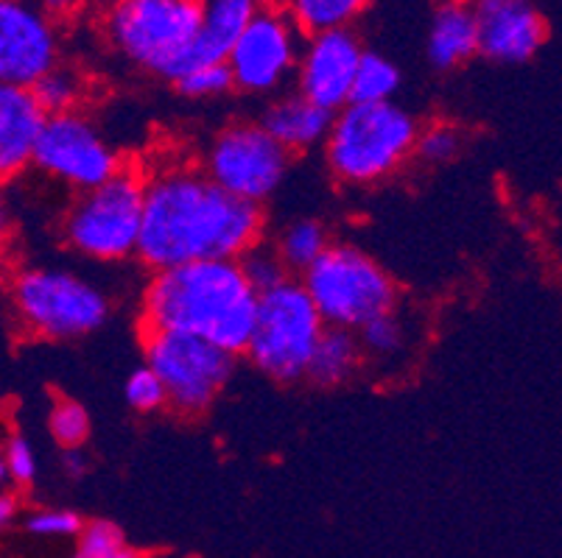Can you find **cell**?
<instances>
[{
	"label": "cell",
	"instance_id": "1",
	"mask_svg": "<svg viewBox=\"0 0 562 558\" xmlns=\"http://www.w3.org/2000/svg\"><path fill=\"white\" fill-rule=\"evenodd\" d=\"M263 213L229 196L199 168L146 179L137 258L155 271L202 260H241L260 246Z\"/></svg>",
	"mask_w": 562,
	"mask_h": 558
},
{
	"label": "cell",
	"instance_id": "2",
	"mask_svg": "<svg viewBox=\"0 0 562 558\" xmlns=\"http://www.w3.org/2000/svg\"><path fill=\"white\" fill-rule=\"evenodd\" d=\"M258 314V294L238 260H202L155 271L143 294L146 332L202 338L227 355L247 352Z\"/></svg>",
	"mask_w": 562,
	"mask_h": 558
},
{
	"label": "cell",
	"instance_id": "3",
	"mask_svg": "<svg viewBox=\"0 0 562 558\" xmlns=\"http://www.w3.org/2000/svg\"><path fill=\"white\" fill-rule=\"evenodd\" d=\"M417 121L397 104H347L330 121L325 157L345 184H372L392 176L414 153Z\"/></svg>",
	"mask_w": 562,
	"mask_h": 558
},
{
	"label": "cell",
	"instance_id": "4",
	"mask_svg": "<svg viewBox=\"0 0 562 558\" xmlns=\"http://www.w3.org/2000/svg\"><path fill=\"white\" fill-rule=\"evenodd\" d=\"M204 0H110L104 37L137 70L171 81L196 39Z\"/></svg>",
	"mask_w": 562,
	"mask_h": 558
},
{
	"label": "cell",
	"instance_id": "5",
	"mask_svg": "<svg viewBox=\"0 0 562 558\" xmlns=\"http://www.w3.org/2000/svg\"><path fill=\"white\" fill-rule=\"evenodd\" d=\"M300 285L325 327L356 332L395 307L392 276L356 246H328Z\"/></svg>",
	"mask_w": 562,
	"mask_h": 558
},
{
	"label": "cell",
	"instance_id": "6",
	"mask_svg": "<svg viewBox=\"0 0 562 558\" xmlns=\"http://www.w3.org/2000/svg\"><path fill=\"white\" fill-rule=\"evenodd\" d=\"M146 179L121 168L104 184L85 191L65 218V238L76 252L101 263H117L137 252Z\"/></svg>",
	"mask_w": 562,
	"mask_h": 558
},
{
	"label": "cell",
	"instance_id": "7",
	"mask_svg": "<svg viewBox=\"0 0 562 558\" xmlns=\"http://www.w3.org/2000/svg\"><path fill=\"white\" fill-rule=\"evenodd\" d=\"M322 330L325 321L311 305L300 280L285 276L283 283L258 296V314H255L247 355L260 372L274 380H300L305 377Z\"/></svg>",
	"mask_w": 562,
	"mask_h": 558
},
{
	"label": "cell",
	"instance_id": "8",
	"mask_svg": "<svg viewBox=\"0 0 562 558\" xmlns=\"http://www.w3.org/2000/svg\"><path fill=\"white\" fill-rule=\"evenodd\" d=\"M14 310L34 335L68 341L95 332L110 316V301L85 276L63 269H25L12 283Z\"/></svg>",
	"mask_w": 562,
	"mask_h": 558
},
{
	"label": "cell",
	"instance_id": "9",
	"mask_svg": "<svg viewBox=\"0 0 562 558\" xmlns=\"http://www.w3.org/2000/svg\"><path fill=\"white\" fill-rule=\"evenodd\" d=\"M146 366L160 377L173 411H207L233 375V355L182 332H146Z\"/></svg>",
	"mask_w": 562,
	"mask_h": 558
},
{
	"label": "cell",
	"instance_id": "10",
	"mask_svg": "<svg viewBox=\"0 0 562 558\" xmlns=\"http://www.w3.org/2000/svg\"><path fill=\"white\" fill-rule=\"evenodd\" d=\"M289 157L260 123H235L211 143L202 173L229 196L260 207L285 179Z\"/></svg>",
	"mask_w": 562,
	"mask_h": 558
},
{
	"label": "cell",
	"instance_id": "11",
	"mask_svg": "<svg viewBox=\"0 0 562 558\" xmlns=\"http://www.w3.org/2000/svg\"><path fill=\"white\" fill-rule=\"evenodd\" d=\"M32 166L85 193L115 176L121 157L81 112H68L45 117Z\"/></svg>",
	"mask_w": 562,
	"mask_h": 558
},
{
	"label": "cell",
	"instance_id": "12",
	"mask_svg": "<svg viewBox=\"0 0 562 558\" xmlns=\"http://www.w3.org/2000/svg\"><path fill=\"white\" fill-rule=\"evenodd\" d=\"M303 34L278 3H260L227 54L233 90L274 92L297 68Z\"/></svg>",
	"mask_w": 562,
	"mask_h": 558
},
{
	"label": "cell",
	"instance_id": "13",
	"mask_svg": "<svg viewBox=\"0 0 562 558\" xmlns=\"http://www.w3.org/2000/svg\"><path fill=\"white\" fill-rule=\"evenodd\" d=\"M63 61V29L37 0H0V84L32 90Z\"/></svg>",
	"mask_w": 562,
	"mask_h": 558
},
{
	"label": "cell",
	"instance_id": "14",
	"mask_svg": "<svg viewBox=\"0 0 562 558\" xmlns=\"http://www.w3.org/2000/svg\"><path fill=\"white\" fill-rule=\"evenodd\" d=\"M364 54V45L352 29L325 31L305 37L297 59V92L319 110L336 115L350 104L352 79Z\"/></svg>",
	"mask_w": 562,
	"mask_h": 558
},
{
	"label": "cell",
	"instance_id": "15",
	"mask_svg": "<svg viewBox=\"0 0 562 558\" xmlns=\"http://www.w3.org/2000/svg\"><path fill=\"white\" fill-rule=\"evenodd\" d=\"M479 54L498 65L535 59L549 39V20L535 0H468Z\"/></svg>",
	"mask_w": 562,
	"mask_h": 558
},
{
	"label": "cell",
	"instance_id": "16",
	"mask_svg": "<svg viewBox=\"0 0 562 558\" xmlns=\"http://www.w3.org/2000/svg\"><path fill=\"white\" fill-rule=\"evenodd\" d=\"M45 115L25 87L0 84V184L18 179L34 160Z\"/></svg>",
	"mask_w": 562,
	"mask_h": 558
},
{
	"label": "cell",
	"instance_id": "17",
	"mask_svg": "<svg viewBox=\"0 0 562 558\" xmlns=\"http://www.w3.org/2000/svg\"><path fill=\"white\" fill-rule=\"evenodd\" d=\"M263 0H204L202 7V23H199L196 39L188 48L186 59H182V76L186 70L199 68V65H218V61H227L229 48L235 45V39L241 37V31L247 29V23L252 20V14L258 12V7ZM173 76V79H177ZM171 79V81H173Z\"/></svg>",
	"mask_w": 562,
	"mask_h": 558
},
{
	"label": "cell",
	"instance_id": "18",
	"mask_svg": "<svg viewBox=\"0 0 562 558\" xmlns=\"http://www.w3.org/2000/svg\"><path fill=\"white\" fill-rule=\"evenodd\" d=\"M426 50L437 70H457L479 54L476 23L468 0H439L428 25Z\"/></svg>",
	"mask_w": 562,
	"mask_h": 558
},
{
	"label": "cell",
	"instance_id": "19",
	"mask_svg": "<svg viewBox=\"0 0 562 558\" xmlns=\"http://www.w3.org/2000/svg\"><path fill=\"white\" fill-rule=\"evenodd\" d=\"M330 121H334L330 112L319 110L308 99H303L300 92H294V95H285V99L274 101L263 112L260 126H263L266 135L272 137L285 153H297L325 143Z\"/></svg>",
	"mask_w": 562,
	"mask_h": 558
},
{
	"label": "cell",
	"instance_id": "20",
	"mask_svg": "<svg viewBox=\"0 0 562 558\" xmlns=\"http://www.w3.org/2000/svg\"><path fill=\"white\" fill-rule=\"evenodd\" d=\"M359 361L361 346L356 332L341 330V327H325L311 352L305 377H311L316 386H339L359 368Z\"/></svg>",
	"mask_w": 562,
	"mask_h": 558
},
{
	"label": "cell",
	"instance_id": "21",
	"mask_svg": "<svg viewBox=\"0 0 562 558\" xmlns=\"http://www.w3.org/2000/svg\"><path fill=\"white\" fill-rule=\"evenodd\" d=\"M372 0H278L285 18L297 25L303 37H316L325 31L352 29Z\"/></svg>",
	"mask_w": 562,
	"mask_h": 558
},
{
	"label": "cell",
	"instance_id": "22",
	"mask_svg": "<svg viewBox=\"0 0 562 558\" xmlns=\"http://www.w3.org/2000/svg\"><path fill=\"white\" fill-rule=\"evenodd\" d=\"M328 246V229L322 227L319 221H314V218H300V221L289 224V227L283 229L278 246H274V254H278L285 274H289V271L305 274Z\"/></svg>",
	"mask_w": 562,
	"mask_h": 558
},
{
	"label": "cell",
	"instance_id": "23",
	"mask_svg": "<svg viewBox=\"0 0 562 558\" xmlns=\"http://www.w3.org/2000/svg\"><path fill=\"white\" fill-rule=\"evenodd\" d=\"M401 90V70L378 50H364L352 79L350 104H390Z\"/></svg>",
	"mask_w": 562,
	"mask_h": 558
},
{
	"label": "cell",
	"instance_id": "24",
	"mask_svg": "<svg viewBox=\"0 0 562 558\" xmlns=\"http://www.w3.org/2000/svg\"><path fill=\"white\" fill-rule=\"evenodd\" d=\"M32 95L45 117L79 112L81 99H85V79L79 76V70L68 68V65L59 61L54 70H48V73L32 87Z\"/></svg>",
	"mask_w": 562,
	"mask_h": 558
},
{
	"label": "cell",
	"instance_id": "25",
	"mask_svg": "<svg viewBox=\"0 0 562 558\" xmlns=\"http://www.w3.org/2000/svg\"><path fill=\"white\" fill-rule=\"evenodd\" d=\"M70 558H140L126 542L124 531L115 522L95 520L79 534V547Z\"/></svg>",
	"mask_w": 562,
	"mask_h": 558
},
{
	"label": "cell",
	"instance_id": "26",
	"mask_svg": "<svg viewBox=\"0 0 562 558\" xmlns=\"http://www.w3.org/2000/svg\"><path fill=\"white\" fill-rule=\"evenodd\" d=\"M48 430L59 447L79 449L85 444V439L90 436V417H87L85 408L79 402H74V399H59L50 408Z\"/></svg>",
	"mask_w": 562,
	"mask_h": 558
},
{
	"label": "cell",
	"instance_id": "27",
	"mask_svg": "<svg viewBox=\"0 0 562 558\" xmlns=\"http://www.w3.org/2000/svg\"><path fill=\"white\" fill-rule=\"evenodd\" d=\"M361 352L372 357H392L403 350V324L395 314H383L356 330Z\"/></svg>",
	"mask_w": 562,
	"mask_h": 558
},
{
	"label": "cell",
	"instance_id": "28",
	"mask_svg": "<svg viewBox=\"0 0 562 558\" xmlns=\"http://www.w3.org/2000/svg\"><path fill=\"white\" fill-rule=\"evenodd\" d=\"M173 87L186 99H218V95L233 90V76H229L224 61H218V65H199V68H191L182 76H177Z\"/></svg>",
	"mask_w": 562,
	"mask_h": 558
},
{
	"label": "cell",
	"instance_id": "29",
	"mask_svg": "<svg viewBox=\"0 0 562 558\" xmlns=\"http://www.w3.org/2000/svg\"><path fill=\"white\" fill-rule=\"evenodd\" d=\"M459 148H462V135L451 123H431V126L417 132V140H414V153L431 166L453 160Z\"/></svg>",
	"mask_w": 562,
	"mask_h": 558
},
{
	"label": "cell",
	"instance_id": "30",
	"mask_svg": "<svg viewBox=\"0 0 562 558\" xmlns=\"http://www.w3.org/2000/svg\"><path fill=\"white\" fill-rule=\"evenodd\" d=\"M126 402L135 408L137 413H155L160 408H166V388H162L160 377L151 372L146 363L140 368H135L126 380Z\"/></svg>",
	"mask_w": 562,
	"mask_h": 558
},
{
	"label": "cell",
	"instance_id": "31",
	"mask_svg": "<svg viewBox=\"0 0 562 558\" xmlns=\"http://www.w3.org/2000/svg\"><path fill=\"white\" fill-rule=\"evenodd\" d=\"M238 265H241L244 276H247V283L252 285L255 294H263V291L274 288V285H280L285 280V269L280 265L278 254L274 252H266V249H260V246H255L252 252L244 254L241 260H238Z\"/></svg>",
	"mask_w": 562,
	"mask_h": 558
},
{
	"label": "cell",
	"instance_id": "32",
	"mask_svg": "<svg viewBox=\"0 0 562 558\" xmlns=\"http://www.w3.org/2000/svg\"><path fill=\"white\" fill-rule=\"evenodd\" d=\"M25 528L34 536H45V539H68V536H79L85 522L79 514L68 509H40L29 514Z\"/></svg>",
	"mask_w": 562,
	"mask_h": 558
},
{
	"label": "cell",
	"instance_id": "33",
	"mask_svg": "<svg viewBox=\"0 0 562 558\" xmlns=\"http://www.w3.org/2000/svg\"><path fill=\"white\" fill-rule=\"evenodd\" d=\"M3 460H7V472L14 483L29 486L37 478V453L25 436L9 439L3 447Z\"/></svg>",
	"mask_w": 562,
	"mask_h": 558
},
{
	"label": "cell",
	"instance_id": "34",
	"mask_svg": "<svg viewBox=\"0 0 562 558\" xmlns=\"http://www.w3.org/2000/svg\"><path fill=\"white\" fill-rule=\"evenodd\" d=\"M37 3L40 9L48 14V20L56 29H65V25L76 23V20L87 12V3H90V0H37Z\"/></svg>",
	"mask_w": 562,
	"mask_h": 558
},
{
	"label": "cell",
	"instance_id": "35",
	"mask_svg": "<svg viewBox=\"0 0 562 558\" xmlns=\"http://www.w3.org/2000/svg\"><path fill=\"white\" fill-rule=\"evenodd\" d=\"M18 516V500L12 494H0V531L9 528Z\"/></svg>",
	"mask_w": 562,
	"mask_h": 558
},
{
	"label": "cell",
	"instance_id": "36",
	"mask_svg": "<svg viewBox=\"0 0 562 558\" xmlns=\"http://www.w3.org/2000/svg\"><path fill=\"white\" fill-rule=\"evenodd\" d=\"M65 469H68L70 478H79L85 475V455L79 449H68V458H65Z\"/></svg>",
	"mask_w": 562,
	"mask_h": 558
},
{
	"label": "cell",
	"instance_id": "37",
	"mask_svg": "<svg viewBox=\"0 0 562 558\" xmlns=\"http://www.w3.org/2000/svg\"><path fill=\"white\" fill-rule=\"evenodd\" d=\"M9 221H12V218H9V207H7V202H3V196H0V240L7 238Z\"/></svg>",
	"mask_w": 562,
	"mask_h": 558
},
{
	"label": "cell",
	"instance_id": "38",
	"mask_svg": "<svg viewBox=\"0 0 562 558\" xmlns=\"http://www.w3.org/2000/svg\"><path fill=\"white\" fill-rule=\"evenodd\" d=\"M9 472H7V460H3V453H0V486L7 483Z\"/></svg>",
	"mask_w": 562,
	"mask_h": 558
},
{
	"label": "cell",
	"instance_id": "39",
	"mask_svg": "<svg viewBox=\"0 0 562 558\" xmlns=\"http://www.w3.org/2000/svg\"><path fill=\"white\" fill-rule=\"evenodd\" d=\"M3 274H7V260H3V254H0V280H3Z\"/></svg>",
	"mask_w": 562,
	"mask_h": 558
},
{
	"label": "cell",
	"instance_id": "40",
	"mask_svg": "<svg viewBox=\"0 0 562 558\" xmlns=\"http://www.w3.org/2000/svg\"><path fill=\"white\" fill-rule=\"evenodd\" d=\"M263 3H278V0H263Z\"/></svg>",
	"mask_w": 562,
	"mask_h": 558
}]
</instances>
